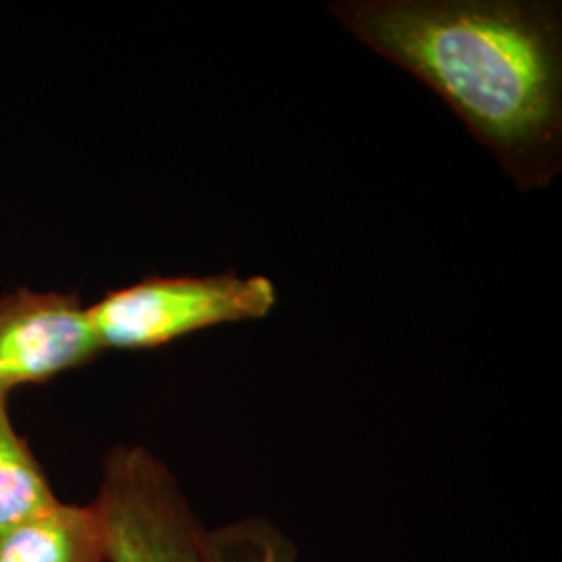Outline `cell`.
<instances>
[{
  "instance_id": "obj_1",
  "label": "cell",
  "mask_w": 562,
  "mask_h": 562,
  "mask_svg": "<svg viewBox=\"0 0 562 562\" xmlns=\"http://www.w3.org/2000/svg\"><path fill=\"white\" fill-rule=\"evenodd\" d=\"M329 13L440 97L521 192L561 173V2L340 0Z\"/></svg>"
},
{
  "instance_id": "obj_2",
  "label": "cell",
  "mask_w": 562,
  "mask_h": 562,
  "mask_svg": "<svg viewBox=\"0 0 562 562\" xmlns=\"http://www.w3.org/2000/svg\"><path fill=\"white\" fill-rule=\"evenodd\" d=\"M278 299L265 276H148L106 292L88 306V319L102 350L138 352L220 325L265 319Z\"/></svg>"
},
{
  "instance_id": "obj_3",
  "label": "cell",
  "mask_w": 562,
  "mask_h": 562,
  "mask_svg": "<svg viewBox=\"0 0 562 562\" xmlns=\"http://www.w3.org/2000/svg\"><path fill=\"white\" fill-rule=\"evenodd\" d=\"M106 562H202V527L171 469L144 446H113L99 494Z\"/></svg>"
},
{
  "instance_id": "obj_4",
  "label": "cell",
  "mask_w": 562,
  "mask_h": 562,
  "mask_svg": "<svg viewBox=\"0 0 562 562\" xmlns=\"http://www.w3.org/2000/svg\"><path fill=\"white\" fill-rule=\"evenodd\" d=\"M102 352L78 294L30 288L0 296V398L53 382Z\"/></svg>"
},
{
  "instance_id": "obj_5",
  "label": "cell",
  "mask_w": 562,
  "mask_h": 562,
  "mask_svg": "<svg viewBox=\"0 0 562 562\" xmlns=\"http://www.w3.org/2000/svg\"><path fill=\"white\" fill-rule=\"evenodd\" d=\"M0 562H106L101 513L60 503L32 521L0 531Z\"/></svg>"
},
{
  "instance_id": "obj_6",
  "label": "cell",
  "mask_w": 562,
  "mask_h": 562,
  "mask_svg": "<svg viewBox=\"0 0 562 562\" xmlns=\"http://www.w3.org/2000/svg\"><path fill=\"white\" fill-rule=\"evenodd\" d=\"M59 504L41 461L13 425L9 401L0 398V531L32 521Z\"/></svg>"
},
{
  "instance_id": "obj_7",
  "label": "cell",
  "mask_w": 562,
  "mask_h": 562,
  "mask_svg": "<svg viewBox=\"0 0 562 562\" xmlns=\"http://www.w3.org/2000/svg\"><path fill=\"white\" fill-rule=\"evenodd\" d=\"M202 562H299V548L267 517H244L204 531Z\"/></svg>"
}]
</instances>
